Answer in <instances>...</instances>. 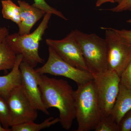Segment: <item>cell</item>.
Masks as SVG:
<instances>
[{
  "instance_id": "obj_7",
  "label": "cell",
  "mask_w": 131,
  "mask_h": 131,
  "mask_svg": "<svg viewBox=\"0 0 131 131\" xmlns=\"http://www.w3.org/2000/svg\"><path fill=\"white\" fill-rule=\"evenodd\" d=\"M93 75L102 114H112L119 91L120 77L115 72L108 70Z\"/></svg>"
},
{
  "instance_id": "obj_24",
  "label": "cell",
  "mask_w": 131,
  "mask_h": 131,
  "mask_svg": "<svg viewBox=\"0 0 131 131\" xmlns=\"http://www.w3.org/2000/svg\"><path fill=\"white\" fill-rule=\"evenodd\" d=\"M9 34L8 30L6 27H0V42L3 41Z\"/></svg>"
},
{
  "instance_id": "obj_19",
  "label": "cell",
  "mask_w": 131,
  "mask_h": 131,
  "mask_svg": "<svg viewBox=\"0 0 131 131\" xmlns=\"http://www.w3.org/2000/svg\"><path fill=\"white\" fill-rule=\"evenodd\" d=\"M34 3L32 5L35 7L38 8L44 11L46 13H49L54 14L65 20H68V19L64 16L62 12L57 10L56 8L51 6L46 2L45 0H34Z\"/></svg>"
},
{
  "instance_id": "obj_20",
  "label": "cell",
  "mask_w": 131,
  "mask_h": 131,
  "mask_svg": "<svg viewBox=\"0 0 131 131\" xmlns=\"http://www.w3.org/2000/svg\"><path fill=\"white\" fill-rule=\"evenodd\" d=\"M120 83L127 88L131 89V61L121 76Z\"/></svg>"
},
{
  "instance_id": "obj_5",
  "label": "cell",
  "mask_w": 131,
  "mask_h": 131,
  "mask_svg": "<svg viewBox=\"0 0 131 131\" xmlns=\"http://www.w3.org/2000/svg\"><path fill=\"white\" fill-rule=\"evenodd\" d=\"M49 57L43 66L35 71L40 74L59 76L73 80L78 85L93 81V74L88 71L74 67L61 58L50 47H49Z\"/></svg>"
},
{
  "instance_id": "obj_13",
  "label": "cell",
  "mask_w": 131,
  "mask_h": 131,
  "mask_svg": "<svg viewBox=\"0 0 131 131\" xmlns=\"http://www.w3.org/2000/svg\"><path fill=\"white\" fill-rule=\"evenodd\" d=\"M131 109V89L120 84L118 96L112 110V114L117 124Z\"/></svg>"
},
{
  "instance_id": "obj_12",
  "label": "cell",
  "mask_w": 131,
  "mask_h": 131,
  "mask_svg": "<svg viewBox=\"0 0 131 131\" xmlns=\"http://www.w3.org/2000/svg\"><path fill=\"white\" fill-rule=\"evenodd\" d=\"M23 58L21 54L16 55L15 63L11 71L7 74L0 76V95L6 100L11 91L21 84L20 65Z\"/></svg>"
},
{
  "instance_id": "obj_1",
  "label": "cell",
  "mask_w": 131,
  "mask_h": 131,
  "mask_svg": "<svg viewBox=\"0 0 131 131\" xmlns=\"http://www.w3.org/2000/svg\"><path fill=\"white\" fill-rule=\"evenodd\" d=\"M35 74L45 106L47 109L57 108L61 125L65 130H69L75 118L74 91L72 87L62 79L50 78L36 71Z\"/></svg>"
},
{
  "instance_id": "obj_26",
  "label": "cell",
  "mask_w": 131,
  "mask_h": 131,
  "mask_svg": "<svg viewBox=\"0 0 131 131\" xmlns=\"http://www.w3.org/2000/svg\"><path fill=\"white\" fill-rule=\"evenodd\" d=\"M11 130L5 129L3 127L2 125L0 123V131H10Z\"/></svg>"
},
{
  "instance_id": "obj_8",
  "label": "cell",
  "mask_w": 131,
  "mask_h": 131,
  "mask_svg": "<svg viewBox=\"0 0 131 131\" xmlns=\"http://www.w3.org/2000/svg\"><path fill=\"white\" fill-rule=\"evenodd\" d=\"M7 101L10 112L11 127L37 119L38 110L33 106L21 85L11 91Z\"/></svg>"
},
{
  "instance_id": "obj_4",
  "label": "cell",
  "mask_w": 131,
  "mask_h": 131,
  "mask_svg": "<svg viewBox=\"0 0 131 131\" xmlns=\"http://www.w3.org/2000/svg\"><path fill=\"white\" fill-rule=\"evenodd\" d=\"M73 31L90 72L93 74L107 71V45L105 39L94 33Z\"/></svg>"
},
{
  "instance_id": "obj_10",
  "label": "cell",
  "mask_w": 131,
  "mask_h": 131,
  "mask_svg": "<svg viewBox=\"0 0 131 131\" xmlns=\"http://www.w3.org/2000/svg\"><path fill=\"white\" fill-rule=\"evenodd\" d=\"M20 69L21 75V85L33 106L37 110L42 111L45 114H50L48 109L43 103L34 68L22 61L20 65Z\"/></svg>"
},
{
  "instance_id": "obj_23",
  "label": "cell",
  "mask_w": 131,
  "mask_h": 131,
  "mask_svg": "<svg viewBox=\"0 0 131 131\" xmlns=\"http://www.w3.org/2000/svg\"><path fill=\"white\" fill-rule=\"evenodd\" d=\"M113 29L125 43L131 46V30L125 29L119 30L113 28Z\"/></svg>"
},
{
  "instance_id": "obj_25",
  "label": "cell",
  "mask_w": 131,
  "mask_h": 131,
  "mask_svg": "<svg viewBox=\"0 0 131 131\" xmlns=\"http://www.w3.org/2000/svg\"><path fill=\"white\" fill-rule=\"evenodd\" d=\"M107 2L115 3V0H97L96 2V7H99L104 3Z\"/></svg>"
},
{
  "instance_id": "obj_9",
  "label": "cell",
  "mask_w": 131,
  "mask_h": 131,
  "mask_svg": "<svg viewBox=\"0 0 131 131\" xmlns=\"http://www.w3.org/2000/svg\"><path fill=\"white\" fill-rule=\"evenodd\" d=\"M46 42L66 62L76 68L90 72L73 31L61 40L47 39Z\"/></svg>"
},
{
  "instance_id": "obj_16",
  "label": "cell",
  "mask_w": 131,
  "mask_h": 131,
  "mask_svg": "<svg viewBox=\"0 0 131 131\" xmlns=\"http://www.w3.org/2000/svg\"><path fill=\"white\" fill-rule=\"evenodd\" d=\"M1 4L2 13L3 18L11 20L18 26L21 21L19 6L11 0H3Z\"/></svg>"
},
{
  "instance_id": "obj_22",
  "label": "cell",
  "mask_w": 131,
  "mask_h": 131,
  "mask_svg": "<svg viewBox=\"0 0 131 131\" xmlns=\"http://www.w3.org/2000/svg\"><path fill=\"white\" fill-rule=\"evenodd\" d=\"M119 125L120 131H131V109L124 115Z\"/></svg>"
},
{
  "instance_id": "obj_15",
  "label": "cell",
  "mask_w": 131,
  "mask_h": 131,
  "mask_svg": "<svg viewBox=\"0 0 131 131\" xmlns=\"http://www.w3.org/2000/svg\"><path fill=\"white\" fill-rule=\"evenodd\" d=\"M60 122L59 118H54L50 117L42 123L36 124L34 121L25 122L23 124L11 127L12 131H39L49 128Z\"/></svg>"
},
{
  "instance_id": "obj_17",
  "label": "cell",
  "mask_w": 131,
  "mask_h": 131,
  "mask_svg": "<svg viewBox=\"0 0 131 131\" xmlns=\"http://www.w3.org/2000/svg\"><path fill=\"white\" fill-rule=\"evenodd\" d=\"M94 130L120 131V127L119 125L115 121L112 114H102Z\"/></svg>"
},
{
  "instance_id": "obj_27",
  "label": "cell",
  "mask_w": 131,
  "mask_h": 131,
  "mask_svg": "<svg viewBox=\"0 0 131 131\" xmlns=\"http://www.w3.org/2000/svg\"><path fill=\"white\" fill-rule=\"evenodd\" d=\"M122 1V0H115V2L117 3H119Z\"/></svg>"
},
{
  "instance_id": "obj_3",
  "label": "cell",
  "mask_w": 131,
  "mask_h": 131,
  "mask_svg": "<svg viewBox=\"0 0 131 131\" xmlns=\"http://www.w3.org/2000/svg\"><path fill=\"white\" fill-rule=\"evenodd\" d=\"M52 14L46 13L37 28L31 33L20 35L18 33L8 35L6 38L9 47L16 54H21L23 61L34 68L38 64L45 62L39 53V44Z\"/></svg>"
},
{
  "instance_id": "obj_18",
  "label": "cell",
  "mask_w": 131,
  "mask_h": 131,
  "mask_svg": "<svg viewBox=\"0 0 131 131\" xmlns=\"http://www.w3.org/2000/svg\"><path fill=\"white\" fill-rule=\"evenodd\" d=\"M0 123L5 129L11 130L10 112L7 101L0 95Z\"/></svg>"
},
{
  "instance_id": "obj_28",
  "label": "cell",
  "mask_w": 131,
  "mask_h": 131,
  "mask_svg": "<svg viewBox=\"0 0 131 131\" xmlns=\"http://www.w3.org/2000/svg\"></svg>"
},
{
  "instance_id": "obj_11",
  "label": "cell",
  "mask_w": 131,
  "mask_h": 131,
  "mask_svg": "<svg viewBox=\"0 0 131 131\" xmlns=\"http://www.w3.org/2000/svg\"><path fill=\"white\" fill-rule=\"evenodd\" d=\"M18 2L20 8L21 19V22L18 26V33L20 35L28 34L33 27L46 13L25 1L19 0Z\"/></svg>"
},
{
  "instance_id": "obj_6",
  "label": "cell",
  "mask_w": 131,
  "mask_h": 131,
  "mask_svg": "<svg viewBox=\"0 0 131 131\" xmlns=\"http://www.w3.org/2000/svg\"><path fill=\"white\" fill-rule=\"evenodd\" d=\"M101 28L105 30L108 70L114 71L120 77L131 61V46L125 43L113 28Z\"/></svg>"
},
{
  "instance_id": "obj_14",
  "label": "cell",
  "mask_w": 131,
  "mask_h": 131,
  "mask_svg": "<svg viewBox=\"0 0 131 131\" xmlns=\"http://www.w3.org/2000/svg\"><path fill=\"white\" fill-rule=\"evenodd\" d=\"M16 55L9 47L6 38L0 42V71L12 69L15 63Z\"/></svg>"
},
{
  "instance_id": "obj_21",
  "label": "cell",
  "mask_w": 131,
  "mask_h": 131,
  "mask_svg": "<svg viewBox=\"0 0 131 131\" xmlns=\"http://www.w3.org/2000/svg\"><path fill=\"white\" fill-rule=\"evenodd\" d=\"M105 10L116 13L125 11L131 12V0H122L115 7Z\"/></svg>"
},
{
  "instance_id": "obj_2",
  "label": "cell",
  "mask_w": 131,
  "mask_h": 131,
  "mask_svg": "<svg viewBox=\"0 0 131 131\" xmlns=\"http://www.w3.org/2000/svg\"><path fill=\"white\" fill-rule=\"evenodd\" d=\"M74 96L75 115L78 125L76 131L94 130L102 113L94 80L78 85Z\"/></svg>"
}]
</instances>
